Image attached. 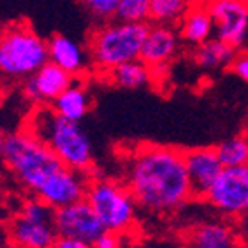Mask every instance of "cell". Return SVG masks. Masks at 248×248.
Here are the masks:
<instances>
[{"label":"cell","mask_w":248,"mask_h":248,"mask_svg":"<svg viewBox=\"0 0 248 248\" xmlns=\"http://www.w3.org/2000/svg\"><path fill=\"white\" fill-rule=\"evenodd\" d=\"M121 234H114V232L105 231L95 243L92 245V248H121Z\"/></svg>","instance_id":"cell-26"},{"label":"cell","mask_w":248,"mask_h":248,"mask_svg":"<svg viewBox=\"0 0 248 248\" xmlns=\"http://www.w3.org/2000/svg\"><path fill=\"white\" fill-rule=\"evenodd\" d=\"M217 157L224 167L245 166L248 164V133L228 138L214 147Z\"/></svg>","instance_id":"cell-22"},{"label":"cell","mask_w":248,"mask_h":248,"mask_svg":"<svg viewBox=\"0 0 248 248\" xmlns=\"http://www.w3.org/2000/svg\"><path fill=\"white\" fill-rule=\"evenodd\" d=\"M195 0H150V21L176 26Z\"/></svg>","instance_id":"cell-21"},{"label":"cell","mask_w":248,"mask_h":248,"mask_svg":"<svg viewBox=\"0 0 248 248\" xmlns=\"http://www.w3.org/2000/svg\"><path fill=\"white\" fill-rule=\"evenodd\" d=\"M179 38L190 45H200L214 36V21L205 0H195L179 21Z\"/></svg>","instance_id":"cell-16"},{"label":"cell","mask_w":248,"mask_h":248,"mask_svg":"<svg viewBox=\"0 0 248 248\" xmlns=\"http://www.w3.org/2000/svg\"><path fill=\"white\" fill-rule=\"evenodd\" d=\"M4 143H5V135L0 131V157H2V150H4Z\"/></svg>","instance_id":"cell-29"},{"label":"cell","mask_w":248,"mask_h":248,"mask_svg":"<svg viewBox=\"0 0 248 248\" xmlns=\"http://www.w3.org/2000/svg\"><path fill=\"white\" fill-rule=\"evenodd\" d=\"M185 164L190 181L191 198H205L224 166L216 148H193L185 152Z\"/></svg>","instance_id":"cell-13"},{"label":"cell","mask_w":248,"mask_h":248,"mask_svg":"<svg viewBox=\"0 0 248 248\" xmlns=\"http://www.w3.org/2000/svg\"><path fill=\"white\" fill-rule=\"evenodd\" d=\"M114 19L126 23H150V0H119Z\"/></svg>","instance_id":"cell-23"},{"label":"cell","mask_w":248,"mask_h":248,"mask_svg":"<svg viewBox=\"0 0 248 248\" xmlns=\"http://www.w3.org/2000/svg\"><path fill=\"white\" fill-rule=\"evenodd\" d=\"M179 35L174 26L169 24H150L145 36L143 46L140 52V59L150 67L152 71L164 67L178 52Z\"/></svg>","instance_id":"cell-14"},{"label":"cell","mask_w":248,"mask_h":248,"mask_svg":"<svg viewBox=\"0 0 248 248\" xmlns=\"http://www.w3.org/2000/svg\"><path fill=\"white\" fill-rule=\"evenodd\" d=\"M107 76L108 81L119 88L138 90L152 81V69L141 59H133V61L123 62L114 69H110Z\"/></svg>","instance_id":"cell-19"},{"label":"cell","mask_w":248,"mask_h":248,"mask_svg":"<svg viewBox=\"0 0 248 248\" xmlns=\"http://www.w3.org/2000/svg\"><path fill=\"white\" fill-rule=\"evenodd\" d=\"M48 61L57 64L73 76H81L88 66V52L83 50L74 40L64 35H54L46 42Z\"/></svg>","instance_id":"cell-15"},{"label":"cell","mask_w":248,"mask_h":248,"mask_svg":"<svg viewBox=\"0 0 248 248\" xmlns=\"http://www.w3.org/2000/svg\"><path fill=\"white\" fill-rule=\"evenodd\" d=\"M52 248H92V245L83 240H78V238L57 236V240L52 245Z\"/></svg>","instance_id":"cell-27"},{"label":"cell","mask_w":248,"mask_h":248,"mask_svg":"<svg viewBox=\"0 0 248 248\" xmlns=\"http://www.w3.org/2000/svg\"><path fill=\"white\" fill-rule=\"evenodd\" d=\"M55 209L38 197L24 202L11 226V238L17 248H52L57 240Z\"/></svg>","instance_id":"cell-7"},{"label":"cell","mask_w":248,"mask_h":248,"mask_svg":"<svg viewBox=\"0 0 248 248\" xmlns=\"http://www.w3.org/2000/svg\"><path fill=\"white\" fill-rule=\"evenodd\" d=\"M188 243L190 248H236V236L229 226L207 222L191 231Z\"/></svg>","instance_id":"cell-18"},{"label":"cell","mask_w":248,"mask_h":248,"mask_svg":"<svg viewBox=\"0 0 248 248\" xmlns=\"http://www.w3.org/2000/svg\"><path fill=\"white\" fill-rule=\"evenodd\" d=\"M4 95H5V85H4V79H0V104L4 100Z\"/></svg>","instance_id":"cell-28"},{"label":"cell","mask_w":248,"mask_h":248,"mask_svg":"<svg viewBox=\"0 0 248 248\" xmlns=\"http://www.w3.org/2000/svg\"><path fill=\"white\" fill-rule=\"evenodd\" d=\"M126 186L141 209L167 214L191 198L185 152L164 145H141L126 162Z\"/></svg>","instance_id":"cell-1"},{"label":"cell","mask_w":248,"mask_h":248,"mask_svg":"<svg viewBox=\"0 0 248 248\" xmlns=\"http://www.w3.org/2000/svg\"><path fill=\"white\" fill-rule=\"evenodd\" d=\"M241 2H247V4H248V0H241Z\"/></svg>","instance_id":"cell-33"},{"label":"cell","mask_w":248,"mask_h":248,"mask_svg":"<svg viewBox=\"0 0 248 248\" xmlns=\"http://www.w3.org/2000/svg\"><path fill=\"white\" fill-rule=\"evenodd\" d=\"M214 21V36L232 48L248 40V4L241 0H205Z\"/></svg>","instance_id":"cell-9"},{"label":"cell","mask_w":248,"mask_h":248,"mask_svg":"<svg viewBox=\"0 0 248 248\" xmlns=\"http://www.w3.org/2000/svg\"><path fill=\"white\" fill-rule=\"evenodd\" d=\"M0 159L14 172L16 179L33 193L64 166L50 148L26 129L5 136Z\"/></svg>","instance_id":"cell-5"},{"label":"cell","mask_w":248,"mask_h":248,"mask_svg":"<svg viewBox=\"0 0 248 248\" xmlns=\"http://www.w3.org/2000/svg\"><path fill=\"white\" fill-rule=\"evenodd\" d=\"M133 248H152V247H145V245H136V247H133Z\"/></svg>","instance_id":"cell-31"},{"label":"cell","mask_w":248,"mask_h":248,"mask_svg":"<svg viewBox=\"0 0 248 248\" xmlns=\"http://www.w3.org/2000/svg\"><path fill=\"white\" fill-rule=\"evenodd\" d=\"M88 183V176L85 170H76L62 166L54 174L48 176V179L40 186L35 195L45 202L46 205L57 210L78 200H83Z\"/></svg>","instance_id":"cell-11"},{"label":"cell","mask_w":248,"mask_h":248,"mask_svg":"<svg viewBox=\"0 0 248 248\" xmlns=\"http://www.w3.org/2000/svg\"><path fill=\"white\" fill-rule=\"evenodd\" d=\"M71 73L64 71L54 62L46 61L35 74L24 79V95L35 104H52L62 92H66L74 83Z\"/></svg>","instance_id":"cell-12"},{"label":"cell","mask_w":248,"mask_h":248,"mask_svg":"<svg viewBox=\"0 0 248 248\" xmlns=\"http://www.w3.org/2000/svg\"><path fill=\"white\" fill-rule=\"evenodd\" d=\"M55 112L62 117H67L71 121H79L90 112L92 108V97L88 90L83 85L74 81L66 92H62L52 104H48Z\"/></svg>","instance_id":"cell-17"},{"label":"cell","mask_w":248,"mask_h":248,"mask_svg":"<svg viewBox=\"0 0 248 248\" xmlns=\"http://www.w3.org/2000/svg\"><path fill=\"white\" fill-rule=\"evenodd\" d=\"M205 200L224 216H243L248 210V164L224 167Z\"/></svg>","instance_id":"cell-8"},{"label":"cell","mask_w":248,"mask_h":248,"mask_svg":"<svg viewBox=\"0 0 248 248\" xmlns=\"http://www.w3.org/2000/svg\"><path fill=\"white\" fill-rule=\"evenodd\" d=\"M26 131L43 141L66 167L85 172L92 167V141L85 129L78 121L57 114L48 104H38V107L30 114Z\"/></svg>","instance_id":"cell-2"},{"label":"cell","mask_w":248,"mask_h":248,"mask_svg":"<svg viewBox=\"0 0 248 248\" xmlns=\"http://www.w3.org/2000/svg\"><path fill=\"white\" fill-rule=\"evenodd\" d=\"M150 23L108 21L93 30L88 36L86 52L93 67L107 74L123 62L140 59Z\"/></svg>","instance_id":"cell-3"},{"label":"cell","mask_w":248,"mask_h":248,"mask_svg":"<svg viewBox=\"0 0 248 248\" xmlns=\"http://www.w3.org/2000/svg\"><path fill=\"white\" fill-rule=\"evenodd\" d=\"M55 229L59 236L78 238L90 245L105 232L104 224L86 198L55 210Z\"/></svg>","instance_id":"cell-10"},{"label":"cell","mask_w":248,"mask_h":248,"mask_svg":"<svg viewBox=\"0 0 248 248\" xmlns=\"http://www.w3.org/2000/svg\"><path fill=\"white\" fill-rule=\"evenodd\" d=\"M79 4H81L83 9L88 11L90 16H93L95 19L110 21L116 17L119 0H79Z\"/></svg>","instance_id":"cell-24"},{"label":"cell","mask_w":248,"mask_h":248,"mask_svg":"<svg viewBox=\"0 0 248 248\" xmlns=\"http://www.w3.org/2000/svg\"><path fill=\"white\" fill-rule=\"evenodd\" d=\"M228 69L231 71L234 76H238L240 79H243L245 83H248V50L236 52L232 57L231 64L228 66Z\"/></svg>","instance_id":"cell-25"},{"label":"cell","mask_w":248,"mask_h":248,"mask_svg":"<svg viewBox=\"0 0 248 248\" xmlns=\"http://www.w3.org/2000/svg\"><path fill=\"white\" fill-rule=\"evenodd\" d=\"M247 133H248V116H247Z\"/></svg>","instance_id":"cell-32"},{"label":"cell","mask_w":248,"mask_h":248,"mask_svg":"<svg viewBox=\"0 0 248 248\" xmlns=\"http://www.w3.org/2000/svg\"><path fill=\"white\" fill-rule=\"evenodd\" d=\"M241 217H243V226H245V229L248 231V210H247V212H245Z\"/></svg>","instance_id":"cell-30"},{"label":"cell","mask_w":248,"mask_h":248,"mask_svg":"<svg viewBox=\"0 0 248 248\" xmlns=\"http://www.w3.org/2000/svg\"><path fill=\"white\" fill-rule=\"evenodd\" d=\"M234 54H236V48L212 36L207 42L197 45L193 59L203 69H219V67H228Z\"/></svg>","instance_id":"cell-20"},{"label":"cell","mask_w":248,"mask_h":248,"mask_svg":"<svg viewBox=\"0 0 248 248\" xmlns=\"http://www.w3.org/2000/svg\"><path fill=\"white\" fill-rule=\"evenodd\" d=\"M48 61L46 42L26 21L0 30V79L24 81Z\"/></svg>","instance_id":"cell-4"},{"label":"cell","mask_w":248,"mask_h":248,"mask_svg":"<svg viewBox=\"0 0 248 248\" xmlns=\"http://www.w3.org/2000/svg\"><path fill=\"white\" fill-rule=\"evenodd\" d=\"M85 198L97 212L105 231L124 234L135 226L138 203L126 185L112 179H93L88 183Z\"/></svg>","instance_id":"cell-6"}]
</instances>
